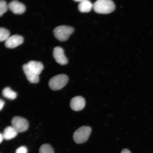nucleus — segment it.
<instances>
[{
  "instance_id": "nucleus-1",
  "label": "nucleus",
  "mask_w": 153,
  "mask_h": 153,
  "mask_svg": "<svg viewBox=\"0 0 153 153\" xmlns=\"http://www.w3.org/2000/svg\"><path fill=\"white\" fill-rule=\"evenodd\" d=\"M93 8L98 14H109L115 9V5L111 0H98L94 3Z\"/></svg>"
},
{
  "instance_id": "nucleus-2",
  "label": "nucleus",
  "mask_w": 153,
  "mask_h": 153,
  "mask_svg": "<svg viewBox=\"0 0 153 153\" xmlns=\"http://www.w3.org/2000/svg\"><path fill=\"white\" fill-rule=\"evenodd\" d=\"M91 128L89 126H84L80 127L74 132L73 138L74 142L81 144L87 141L90 135Z\"/></svg>"
},
{
  "instance_id": "nucleus-3",
  "label": "nucleus",
  "mask_w": 153,
  "mask_h": 153,
  "mask_svg": "<svg viewBox=\"0 0 153 153\" xmlns=\"http://www.w3.org/2000/svg\"><path fill=\"white\" fill-rule=\"evenodd\" d=\"M68 81V76L64 74H60L53 76L50 80V88L53 91L59 90L64 88Z\"/></svg>"
},
{
  "instance_id": "nucleus-4",
  "label": "nucleus",
  "mask_w": 153,
  "mask_h": 153,
  "mask_svg": "<svg viewBox=\"0 0 153 153\" xmlns=\"http://www.w3.org/2000/svg\"><path fill=\"white\" fill-rule=\"evenodd\" d=\"M74 31V29L71 27L62 25L55 28L53 30V33L59 41L64 42L68 39Z\"/></svg>"
},
{
  "instance_id": "nucleus-5",
  "label": "nucleus",
  "mask_w": 153,
  "mask_h": 153,
  "mask_svg": "<svg viewBox=\"0 0 153 153\" xmlns=\"http://www.w3.org/2000/svg\"><path fill=\"white\" fill-rule=\"evenodd\" d=\"M12 127L19 133L25 131L28 128L29 123L26 119L20 117L15 116L11 121Z\"/></svg>"
},
{
  "instance_id": "nucleus-6",
  "label": "nucleus",
  "mask_w": 153,
  "mask_h": 153,
  "mask_svg": "<svg viewBox=\"0 0 153 153\" xmlns=\"http://www.w3.org/2000/svg\"><path fill=\"white\" fill-rule=\"evenodd\" d=\"M24 41V38L22 36L14 35L10 36L5 41V45L8 48L13 49L22 45Z\"/></svg>"
},
{
  "instance_id": "nucleus-7",
  "label": "nucleus",
  "mask_w": 153,
  "mask_h": 153,
  "mask_svg": "<svg viewBox=\"0 0 153 153\" xmlns=\"http://www.w3.org/2000/svg\"><path fill=\"white\" fill-rule=\"evenodd\" d=\"M53 57L58 64L62 65L68 63V59L65 56L64 50L62 48L57 47L54 48L53 52Z\"/></svg>"
},
{
  "instance_id": "nucleus-8",
  "label": "nucleus",
  "mask_w": 153,
  "mask_h": 153,
  "mask_svg": "<svg viewBox=\"0 0 153 153\" xmlns=\"http://www.w3.org/2000/svg\"><path fill=\"white\" fill-rule=\"evenodd\" d=\"M70 105L72 110L78 111L83 110L85 108V101L83 97L76 96L71 99Z\"/></svg>"
},
{
  "instance_id": "nucleus-9",
  "label": "nucleus",
  "mask_w": 153,
  "mask_h": 153,
  "mask_svg": "<svg viewBox=\"0 0 153 153\" xmlns=\"http://www.w3.org/2000/svg\"><path fill=\"white\" fill-rule=\"evenodd\" d=\"M8 9L13 13L16 14H23L26 10L25 6L18 1H13L8 5Z\"/></svg>"
},
{
  "instance_id": "nucleus-10",
  "label": "nucleus",
  "mask_w": 153,
  "mask_h": 153,
  "mask_svg": "<svg viewBox=\"0 0 153 153\" xmlns=\"http://www.w3.org/2000/svg\"><path fill=\"white\" fill-rule=\"evenodd\" d=\"M23 70L26 78L30 83H37L39 81V75L32 71L28 68L27 64H24L22 67Z\"/></svg>"
},
{
  "instance_id": "nucleus-11",
  "label": "nucleus",
  "mask_w": 153,
  "mask_h": 153,
  "mask_svg": "<svg viewBox=\"0 0 153 153\" xmlns=\"http://www.w3.org/2000/svg\"><path fill=\"white\" fill-rule=\"evenodd\" d=\"M30 70L39 75L44 69L43 65L41 62L31 61L27 64Z\"/></svg>"
},
{
  "instance_id": "nucleus-12",
  "label": "nucleus",
  "mask_w": 153,
  "mask_h": 153,
  "mask_svg": "<svg viewBox=\"0 0 153 153\" xmlns=\"http://www.w3.org/2000/svg\"><path fill=\"white\" fill-rule=\"evenodd\" d=\"M18 132L12 126L5 128L2 134L3 139L6 140H10L16 137Z\"/></svg>"
},
{
  "instance_id": "nucleus-13",
  "label": "nucleus",
  "mask_w": 153,
  "mask_h": 153,
  "mask_svg": "<svg viewBox=\"0 0 153 153\" xmlns=\"http://www.w3.org/2000/svg\"><path fill=\"white\" fill-rule=\"evenodd\" d=\"M78 9L81 13H88L91 10L93 7V4L88 0H83L79 3Z\"/></svg>"
},
{
  "instance_id": "nucleus-14",
  "label": "nucleus",
  "mask_w": 153,
  "mask_h": 153,
  "mask_svg": "<svg viewBox=\"0 0 153 153\" xmlns=\"http://www.w3.org/2000/svg\"><path fill=\"white\" fill-rule=\"evenodd\" d=\"M2 94L5 98L10 100H14L17 97V93L9 87H6L4 89Z\"/></svg>"
},
{
  "instance_id": "nucleus-15",
  "label": "nucleus",
  "mask_w": 153,
  "mask_h": 153,
  "mask_svg": "<svg viewBox=\"0 0 153 153\" xmlns=\"http://www.w3.org/2000/svg\"><path fill=\"white\" fill-rule=\"evenodd\" d=\"M10 32L5 28L0 27V42L6 41L10 37Z\"/></svg>"
},
{
  "instance_id": "nucleus-16",
  "label": "nucleus",
  "mask_w": 153,
  "mask_h": 153,
  "mask_svg": "<svg viewBox=\"0 0 153 153\" xmlns=\"http://www.w3.org/2000/svg\"><path fill=\"white\" fill-rule=\"evenodd\" d=\"M39 153H54L52 147L48 144H44L40 147Z\"/></svg>"
},
{
  "instance_id": "nucleus-17",
  "label": "nucleus",
  "mask_w": 153,
  "mask_h": 153,
  "mask_svg": "<svg viewBox=\"0 0 153 153\" xmlns=\"http://www.w3.org/2000/svg\"><path fill=\"white\" fill-rule=\"evenodd\" d=\"M8 9V5L5 1H0V17L7 12Z\"/></svg>"
},
{
  "instance_id": "nucleus-18",
  "label": "nucleus",
  "mask_w": 153,
  "mask_h": 153,
  "mask_svg": "<svg viewBox=\"0 0 153 153\" xmlns=\"http://www.w3.org/2000/svg\"><path fill=\"white\" fill-rule=\"evenodd\" d=\"M27 149L26 147L22 146L16 149L15 153H27Z\"/></svg>"
},
{
  "instance_id": "nucleus-19",
  "label": "nucleus",
  "mask_w": 153,
  "mask_h": 153,
  "mask_svg": "<svg viewBox=\"0 0 153 153\" xmlns=\"http://www.w3.org/2000/svg\"><path fill=\"white\" fill-rule=\"evenodd\" d=\"M4 104V101L2 100V99H0V111L2 109Z\"/></svg>"
},
{
  "instance_id": "nucleus-20",
  "label": "nucleus",
  "mask_w": 153,
  "mask_h": 153,
  "mask_svg": "<svg viewBox=\"0 0 153 153\" xmlns=\"http://www.w3.org/2000/svg\"><path fill=\"white\" fill-rule=\"evenodd\" d=\"M121 153H131V152L128 149H125L122 151Z\"/></svg>"
},
{
  "instance_id": "nucleus-21",
  "label": "nucleus",
  "mask_w": 153,
  "mask_h": 153,
  "mask_svg": "<svg viewBox=\"0 0 153 153\" xmlns=\"http://www.w3.org/2000/svg\"><path fill=\"white\" fill-rule=\"evenodd\" d=\"M3 139L2 134L0 133V143L2 142Z\"/></svg>"
}]
</instances>
